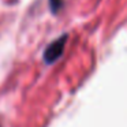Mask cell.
<instances>
[{
	"mask_svg": "<svg viewBox=\"0 0 127 127\" xmlns=\"http://www.w3.org/2000/svg\"><path fill=\"white\" fill-rule=\"evenodd\" d=\"M66 41H67V36H63V37H60V38L55 40L52 44L48 45V48L45 49V52H44L45 63L52 64V63H55V62L60 58L62 53H63V51H64Z\"/></svg>",
	"mask_w": 127,
	"mask_h": 127,
	"instance_id": "1",
	"label": "cell"
}]
</instances>
